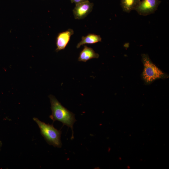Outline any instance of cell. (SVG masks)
Segmentation results:
<instances>
[{
    "label": "cell",
    "mask_w": 169,
    "mask_h": 169,
    "mask_svg": "<svg viewBox=\"0 0 169 169\" xmlns=\"http://www.w3.org/2000/svg\"><path fill=\"white\" fill-rule=\"evenodd\" d=\"M49 97L52 111L50 118L53 121H60L64 125L71 128L72 131L71 139H72L74 138L73 125L76 121L74 114L64 107L54 96L50 95Z\"/></svg>",
    "instance_id": "1"
},
{
    "label": "cell",
    "mask_w": 169,
    "mask_h": 169,
    "mask_svg": "<svg viewBox=\"0 0 169 169\" xmlns=\"http://www.w3.org/2000/svg\"><path fill=\"white\" fill-rule=\"evenodd\" d=\"M141 57L144 66L141 77L146 84H150L157 79L169 77L167 74L163 72L152 62L148 54H142Z\"/></svg>",
    "instance_id": "2"
},
{
    "label": "cell",
    "mask_w": 169,
    "mask_h": 169,
    "mask_svg": "<svg viewBox=\"0 0 169 169\" xmlns=\"http://www.w3.org/2000/svg\"><path fill=\"white\" fill-rule=\"evenodd\" d=\"M33 120L38 125L41 135L47 142L54 147H61L62 145L60 139L61 131L55 128L53 125L46 124L37 118H33Z\"/></svg>",
    "instance_id": "3"
},
{
    "label": "cell",
    "mask_w": 169,
    "mask_h": 169,
    "mask_svg": "<svg viewBox=\"0 0 169 169\" xmlns=\"http://www.w3.org/2000/svg\"><path fill=\"white\" fill-rule=\"evenodd\" d=\"M161 2L159 0H142L135 10L140 15L146 16L154 13Z\"/></svg>",
    "instance_id": "4"
},
{
    "label": "cell",
    "mask_w": 169,
    "mask_h": 169,
    "mask_svg": "<svg viewBox=\"0 0 169 169\" xmlns=\"http://www.w3.org/2000/svg\"><path fill=\"white\" fill-rule=\"evenodd\" d=\"M94 4L89 0L75 4L73 10L75 19H81L85 18L92 10Z\"/></svg>",
    "instance_id": "5"
},
{
    "label": "cell",
    "mask_w": 169,
    "mask_h": 169,
    "mask_svg": "<svg viewBox=\"0 0 169 169\" xmlns=\"http://www.w3.org/2000/svg\"><path fill=\"white\" fill-rule=\"evenodd\" d=\"M74 33L73 30L70 28L59 33L56 38L55 51L58 52L64 49L69 42L71 36Z\"/></svg>",
    "instance_id": "6"
},
{
    "label": "cell",
    "mask_w": 169,
    "mask_h": 169,
    "mask_svg": "<svg viewBox=\"0 0 169 169\" xmlns=\"http://www.w3.org/2000/svg\"><path fill=\"white\" fill-rule=\"evenodd\" d=\"M99 54L95 53L93 49L84 45L83 50L80 52L78 60L79 61L86 62L94 58H98Z\"/></svg>",
    "instance_id": "7"
},
{
    "label": "cell",
    "mask_w": 169,
    "mask_h": 169,
    "mask_svg": "<svg viewBox=\"0 0 169 169\" xmlns=\"http://www.w3.org/2000/svg\"><path fill=\"white\" fill-rule=\"evenodd\" d=\"M102 38L99 35L94 33H89L85 36H83L81 40L77 45L78 49L85 44H92L101 41Z\"/></svg>",
    "instance_id": "8"
},
{
    "label": "cell",
    "mask_w": 169,
    "mask_h": 169,
    "mask_svg": "<svg viewBox=\"0 0 169 169\" xmlns=\"http://www.w3.org/2000/svg\"><path fill=\"white\" fill-rule=\"evenodd\" d=\"M141 0H121L120 5L123 11L130 13L138 6Z\"/></svg>",
    "instance_id": "9"
},
{
    "label": "cell",
    "mask_w": 169,
    "mask_h": 169,
    "mask_svg": "<svg viewBox=\"0 0 169 169\" xmlns=\"http://www.w3.org/2000/svg\"><path fill=\"white\" fill-rule=\"evenodd\" d=\"M72 3H74L76 4L79 3L87 0H70Z\"/></svg>",
    "instance_id": "10"
},
{
    "label": "cell",
    "mask_w": 169,
    "mask_h": 169,
    "mask_svg": "<svg viewBox=\"0 0 169 169\" xmlns=\"http://www.w3.org/2000/svg\"><path fill=\"white\" fill-rule=\"evenodd\" d=\"M2 142H1L0 141V148L2 146Z\"/></svg>",
    "instance_id": "11"
}]
</instances>
